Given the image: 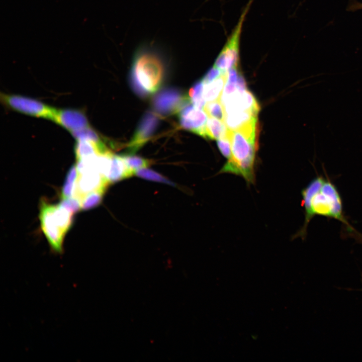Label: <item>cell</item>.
Segmentation results:
<instances>
[{
    "label": "cell",
    "instance_id": "cell-13",
    "mask_svg": "<svg viewBox=\"0 0 362 362\" xmlns=\"http://www.w3.org/2000/svg\"><path fill=\"white\" fill-rule=\"evenodd\" d=\"M77 160L112 153L106 146L86 140L77 141L74 148Z\"/></svg>",
    "mask_w": 362,
    "mask_h": 362
},
{
    "label": "cell",
    "instance_id": "cell-14",
    "mask_svg": "<svg viewBox=\"0 0 362 362\" xmlns=\"http://www.w3.org/2000/svg\"><path fill=\"white\" fill-rule=\"evenodd\" d=\"M257 114L250 111H243L226 114L224 122L228 130H236L257 121Z\"/></svg>",
    "mask_w": 362,
    "mask_h": 362
},
{
    "label": "cell",
    "instance_id": "cell-22",
    "mask_svg": "<svg viewBox=\"0 0 362 362\" xmlns=\"http://www.w3.org/2000/svg\"><path fill=\"white\" fill-rule=\"evenodd\" d=\"M204 84L202 80L196 82L190 89L189 97L192 103L196 108L204 109L206 101L203 98V93Z\"/></svg>",
    "mask_w": 362,
    "mask_h": 362
},
{
    "label": "cell",
    "instance_id": "cell-29",
    "mask_svg": "<svg viewBox=\"0 0 362 362\" xmlns=\"http://www.w3.org/2000/svg\"><path fill=\"white\" fill-rule=\"evenodd\" d=\"M236 87L237 88V90L239 91H244L246 89H247V85L246 83V81L243 77V76L241 74L240 72H239L237 82H236Z\"/></svg>",
    "mask_w": 362,
    "mask_h": 362
},
{
    "label": "cell",
    "instance_id": "cell-2",
    "mask_svg": "<svg viewBox=\"0 0 362 362\" xmlns=\"http://www.w3.org/2000/svg\"><path fill=\"white\" fill-rule=\"evenodd\" d=\"M231 156L219 171L241 176L247 185L255 182V161L258 149L257 121L236 130H228Z\"/></svg>",
    "mask_w": 362,
    "mask_h": 362
},
{
    "label": "cell",
    "instance_id": "cell-20",
    "mask_svg": "<svg viewBox=\"0 0 362 362\" xmlns=\"http://www.w3.org/2000/svg\"><path fill=\"white\" fill-rule=\"evenodd\" d=\"M70 132L77 141L86 140L93 142L100 146H106L98 134L89 126Z\"/></svg>",
    "mask_w": 362,
    "mask_h": 362
},
{
    "label": "cell",
    "instance_id": "cell-4",
    "mask_svg": "<svg viewBox=\"0 0 362 362\" xmlns=\"http://www.w3.org/2000/svg\"><path fill=\"white\" fill-rule=\"evenodd\" d=\"M253 0H249L244 9L237 25L229 36L216 58L214 66L226 73L233 67H238L239 62L240 38L245 18Z\"/></svg>",
    "mask_w": 362,
    "mask_h": 362
},
{
    "label": "cell",
    "instance_id": "cell-9",
    "mask_svg": "<svg viewBox=\"0 0 362 362\" xmlns=\"http://www.w3.org/2000/svg\"><path fill=\"white\" fill-rule=\"evenodd\" d=\"M158 123V117L155 113L148 112L144 115L127 145L128 154H133L149 140Z\"/></svg>",
    "mask_w": 362,
    "mask_h": 362
},
{
    "label": "cell",
    "instance_id": "cell-16",
    "mask_svg": "<svg viewBox=\"0 0 362 362\" xmlns=\"http://www.w3.org/2000/svg\"><path fill=\"white\" fill-rule=\"evenodd\" d=\"M228 129L224 121L213 117L207 119L205 137L210 139H220L228 136Z\"/></svg>",
    "mask_w": 362,
    "mask_h": 362
},
{
    "label": "cell",
    "instance_id": "cell-17",
    "mask_svg": "<svg viewBox=\"0 0 362 362\" xmlns=\"http://www.w3.org/2000/svg\"><path fill=\"white\" fill-rule=\"evenodd\" d=\"M227 78V72L222 74L213 81L204 84L203 96L207 102L220 99L222 91Z\"/></svg>",
    "mask_w": 362,
    "mask_h": 362
},
{
    "label": "cell",
    "instance_id": "cell-1",
    "mask_svg": "<svg viewBox=\"0 0 362 362\" xmlns=\"http://www.w3.org/2000/svg\"><path fill=\"white\" fill-rule=\"evenodd\" d=\"M301 195L305 220L303 226L294 237L303 238L306 236L309 222L316 215L335 218L340 222L345 220L341 197L336 187L330 180L322 176H317L302 190Z\"/></svg>",
    "mask_w": 362,
    "mask_h": 362
},
{
    "label": "cell",
    "instance_id": "cell-7",
    "mask_svg": "<svg viewBox=\"0 0 362 362\" xmlns=\"http://www.w3.org/2000/svg\"><path fill=\"white\" fill-rule=\"evenodd\" d=\"M190 99L179 90L166 88L158 93L152 100L154 110L161 115L178 113L184 104Z\"/></svg>",
    "mask_w": 362,
    "mask_h": 362
},
{
    "label": "cell",
    "instance_id": "cell-3",
    "mask_svg": "<svg viewBox=\"0 0 362 362\" xmlns=\"http://www.w3.org/2000/svg\"><path fill=\"white\" fill-rule=\"evenodd\" d=\"M165 69L160 50L152 43L141 44L135 51L130 71V83L134 92L144 98L156 92Z\"/></svg>",
    "mask_w": 362,
    "mask_h": 362
},
{
    "label": "cell",
    "instance_id": "cell-19",
    "mask_svg": "<svg viewBox=\"0 0 362 362\" xmlns=\"http://www.w3.org/2000/svg\"><path fill=\"white\" fill-rule=\"evenodd\" d=\"M78 171L75 165H73L69 170L61 191L62 199L73 196L75 183L78 177Z\"/></svg>",
    "mask_w": 362,
    "mask_h": 362
},
{
    "label": "cell",
    "instance_id": "cell-8",
    "mask_svg": "<svg viewBox=\"0 0 362 362\" xmlns=\"http://www.w3.org/2000/svg\"><path fill=\"white\" fill-rule=\"evenodd\" d=\"M179 124L185 130L205 137L207 114L202 109L196 108L190 100L186 102L178 112Z\"/></svg>",
    "mask_w": 362,
    "mask_h": 362
},
{
    "label": "cell",
    "instance_id": "cell-24",
    "mask_svg": "<svg viewBox=\"0 0 362 362\" xmlns=\"http://www.w3.org/2000/svg\"><path fill=\"white\" fill-rule=\"evenodd\" d=\"M104 193V190H97L84 195L80 200L81 209H90L99 205L102 200Z\"/></svg>",
    "mask_w": 362,
    "mask_h": 362
},
{
    "label": "cell",
    "instance_id": "cell-15",
    "mask_svg": "<svg viewBox=\"0 0 362 362\" xmlns=\"http://www.w3.org/2000/svg\"><path fill=\"white\" fill-rule=\"evenodd\" d=\"M133 175L127 168L121 155L113 154L111 157L110 168L107 177L109 184L131 177Z\"/></svg>",
    "mask_w": 362,
    "mask_h": 362
},
{
    "label": "cell",
    "instance_id": "cell-5",
    "mask_svg": "<svg viewBox=\"0 0 362 362\" xmlns=\"http://www.w3.org/2000/svg\"><path fill=\"white\" fill-rule=\"evenodd\" d=\"M1 100L5 106L13 110L50 120L55 110L39 101L17 95L1 93Z\"/></svg>",
    "mask_w": 362,
    "mask_h": 362
},
{
    "label": "cell",
    "instance_id": "cell-21",
    "mask_svg": "<svg viewBox=\"0 0 362 362\" xmlns=\"http://www.w3.org/2000/svg\"><path fill=\"white\" fill-rule=\"evenodd\" d=\"M134 175L146 180L166 184L173 187L176 186L174 183L164 176L155 171L147 168V167L136 170L134 172Z\"/></svg>",
    "mask_w": 362,
    "mask_h": 362
},
{
    "label": "cell",
    "instance_id": "cell-10",
    "mask_svg": "<svg viewBox=\"0 0 362 362\" xmlns=\"http://www.w3.org/2000/svg\"><path fill=\"white\" fill-rule=\"evenodd\" d=\"M219 100L224 106L226 115L243 111L258 113L260 109L253 95L247 89L242 92L237 90Z\"/></svg>",
    "mask_w": 362,
    "mask_h": 362
},
{
    "label": "cell",
    "instance_id": "cell-26",
    "mask_svg": "<svg viewBox=\"0 0 362 362\" xmlns=\"http://www.w3.org/2000/svg\"><path fill=\"white\" fill-rule=\"evenodd\" d=\"M59 205L71 213H74L77 212L81 208L79 200L75 197L62 199Z\"/></svg>",
    "mask_w": 362,
    "mask_h": 362
},
{
    "label": "cell",
    "instance_id": "cell-11",
    "mask_svg": "<svg viewBox=\"0 0 362 362\" xmlns=\"http://www.w3.org/2000/svg\"><path fill=\"white\" fill-rule=\"evenodd\" d=\"M109 183L98 170H90L78 173L73 197L80 200L86 194L97 190H104Z\"/></svg>",
    "mask_w": 362,
    "mask_h": 362
},
{
    "label": "cell",
    "instance_id": "cell-25",
    "mask_svg": "<svg viewBox=\"0 0 362 362\" xmlns=\"http://www.w3.org/2000/svg\"><path fill=\"white\" fill-rule=\"evenodd\" d=\"M204 110L210 117L224 121L226 114L224 106L219 99L206 104Z\"/></svg>",
    "mask_w": 362,
    "mask_h": 362
},
{
    "label": "cell",
    "instance_id": "cell-28",
    "mask_svg": "<svg viewBox=\"0 0 362 362\" xmlns=\"http://www.w3.org/2000/svg\"><path fill=\"white\" fill-rule=\"evenodd\" d=\"M222 73L221 70L213 66L205 74L202 81L204 84L209 83L219 77Z\"/></svg>",
    "mask_w": 362,
    "mask_h": 362
},
{
    "label": "cell",
    "instance_id": "cell-18",
    "mask_svg": "<svg viewBox=\"0 0 362 362\" xmlns=\"http://www.w3.org/2000/svg\"><path fill=\"white\" fill-rule=\"evenodd\" d=\"M53 216L62 230L66 233L72 223V214L70 212L60 205H53Z\"/></svg>",
    "mask_w": 362,
    "mask_h": 362
},
{
    "label": "cell",
    "instance_id": "cell-23",
    "mask_svg": "<svg viewBox=\"0 0 362 362\" xmlns=\"http://www.w3.org/2000/svg\"><path fill=\"white\" fill-rule=\"evenodd\" d=\"M121 156L127 168L133 175L136 170L147 167L151 163L148 159L131 154H124Z\"/></svg>",
    "mask_w": 362,
    "mask_h": 362
},
{
    "label": "cell",
    "instance_id": "cell-27",
    "mask_svg": "<svg viewBox=\"0 0 362 362\" xmlns=\"http://www.w3.org/2000/svg\"><path fill=\"white\" fill-rule=\"evenodd\" d=\"M217 143L222 154L227 159H229L231 156V145L228 135L224 138L218 139Z\"/></svg>",
    "mask_w": 362,
    "mask_h": 362
},
{
    "label": "cell",
    "instance_id": "cell-6",
    "mask_svg": "<svg viewBox=\"0 0 362 362\" xmlns=\"http://www.w3.org/2000/svg\"><path fill=\"white\" fill-rule=\"evenodd\" d=\"M53 205L42 202L40 208V219L42 230L53 252L62 253L65 233L54 219Z\"/></svg>",
    "mask_w": 362,
    "mask_h": 362
},
{
    "label": "cell",
    "instance_id": "cell-12",
    "mask_svg": "<svg viewBox=\"0 0 362 362\" xmlns=\"http://www.w3.org/2000/svg\"><path fill=\"white\" fill-rule=\"evenodd\" d=\"M51 121L70 132L89 126L86 116L78 110L55 109Z\"/></svg>",
    "mask_w": 362,
    "mask_h": 362
}]
</instances>
